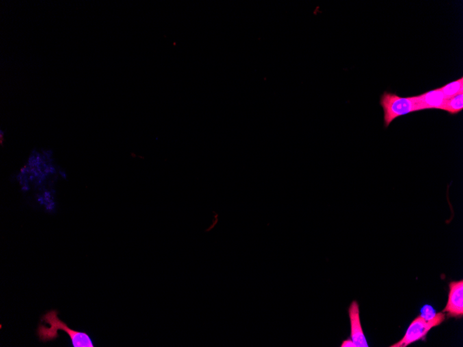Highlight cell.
Instances as JSON below:
<instances>
[{"mask_svg": "<svg viewBox=\"0 0 463 347\" xmlns=\"http://www.w3.org/2000/svg\"><path fill=\"white\" fill-rule=\"evenodd\" d=\"M42 321L46 324H49L50 327H46L42 324L39 326L38 329V337L40 340L46 342L53 340L59 336V330H63L69 335L75 347H94L92 339L86 333L79 332L72 330L68 327L66 323L62 322L59 318L58 312L50 311L42 317Z\"/></svg>", "mask_w": 463, "mask_h": 347, "instance_id": "obj_1", "label": "cell"}, {"mask_svg": "<svg viewBox=\"0 0 463 347\" xmlns=\"http://www.w3.org/2000/svg\"><path fill=\"white\" fill-rule=\"evenodd\" d=\"M380 105L384 113L383 119L386 128L399 117L417 112L414 96L401 97L396 94L385 92L381 96Z\"/></svg>", "mask_w": 463, "mask_h": 347, "instance_id": "obj_2", "label": "cell"}, {"mask_svg": "<svg viewBox=\"0 0 463 347\" xmlns=\"http://www.w3.org/2000/svg\"><path fill=\"white\" fill-rule=\"evenodd\" d=\"M444 319L445 314L443 312L436 313V316L430 320H426L421 316L417 317L411 322L403 338L390 347H406L421 339H425L428 332L431 328L440 325L444 322Z\"/></svg>", "mask_w": 463, "mask_h": 347, "instance_id": "obj_3", "label": "cell"}, {"mask_svg": "<svg viewBox=\"0 0 463 347\" xmlns=\"http://www.w3.org/2000/svg\"><path fill=\"white\" fill-rule=\"evenodd\" d=\"M443 313L450 317H462L463 315V281H452L449 283V293L447 305Z\"/></svg>", "mask_w": 463, "mask_h": 347, "instance_id": "obj_4", "label": "cell"}, {"mask_svg": "<svg viewBox=\"0 0 463 347\" xmlns=\"http://www.w3.org/2000/svg\"><path fill=\"white\" fill-rule=\"evenodd\" d=\"M350 325H351V339L357 347H368L366 337H365L362 326H361L359 306L356 301H353L350 304L349 309Z\"/></svg>", "mask_w": 463, "mask_h": 347, "instance_id": "obj_5", "label": "cell"}, {"mask_svg": "<svg viewBox=\"0 0 463 347\" xmlns=\"http://www.w3.org/2000/svg\"><path fill=\"white\" fill-rule=\"evenodd\" d=\"M414 98L417 111L429 109H442L446 100L440 88L429 91L420 95L414 96Z\"/></svg>", "mask_w": 463, "mask_h": 347, "instance_id": "obj_6", "label": "cell"}, {"mask_svg": "<svg viewBox=\"0 0 463 347\" xmlns=\"http://www.w3.org/2000/svg\"><path fill=\"white\" fill-rule=\"evenodd\" d=\"M463 109V93L457 94L445 100L442 110L451 114H458Z\"/></svg>", "mask_w": 463, "mask_h": 347, "instance_id": "obj_7", "label": "cell"}, {"mask_svg": "<svg viewBox=\"0 0 463 347\" xmlns=\"http://www.w3.org/2000/svg\"><path fill=\"white\" fill-rule=\"evenodd\" d=\"M440 89L443 92L446 99H449L457 94L463 93V78L461 77L456 81L447 83L441 87Z\"/></svg>", "mask_w": 463, "mask_h": 347, "instance_id": "obj_8", "label": "cell"}, {"mask_svg": "<svg viewBox=\"0 0 463 347\" xmlns=\"http://www.w3.org/2000/svg\"><path fill=\"white\" fill-rule=\"evenodd\" d=\"M422 314L420 316L423 317L426 320H430L436 316V313L433 310L432 306L427 305L424 306L422 309Z\"/></svg>", "mask_w": 463, "mask_h": 347, "instance_id": "obj_9", "label": "cell"}, {"mask_svg": "<svg viewBox=\"0 0 463 347\" xmlns=\"http://www.w3.org/2000/svg\"><path fill=\"white\" fill-rule=\"evenodd\" d=\"M341 347H357L352 339H346L342 343Z\"/></svg>", "mask_w": 463, "mask_h": 347, "instance_id": "obj_10", "label": "cell"}, {"mask_svg": "<svg viewBox=\"0 0 463 347\" xmlns=\"http://www.w3.org/2000/svg\"><path fill=\"white\" fill-rule=\"evenodd\" d=\"M59 174H60V175L62 176V177L64 178V179H66V180L67 179V174H66V171H65V170L59 169Z\"/></svg>", "mask_w": 463, "mask_h": 347, "instance_id": "obj_11", "label": "cell"}, {"mask_svg": "<svg viewBox=\"0 0 463 347\" xmlns=\"http://www.w3.org/2000/svg\"><path fill=\"white\" fill-rule=\"evenodd\" d=\"M4 142V132L3 131H0V144L1 145H3Z\"/></svg>", "mask_w": 463, "mask_h": 347, "instance_id": "obj_12", "label": "cell"}, {"mask_svg": "<svg viewBox=\"0 0 463 347\" xmlns=\"http://www.w3.org/2000/svg\"><path fill=\"white\" fill-rule=\"evenodd\" d=\"M29 189H30V187H29V185H25V186L22 187V190L23 191V192H27Z\"/></svg>", "mask_w": 463, "mask_h": 347, "instance_id": "obj_13", "label": "cell"}]
</instances>
